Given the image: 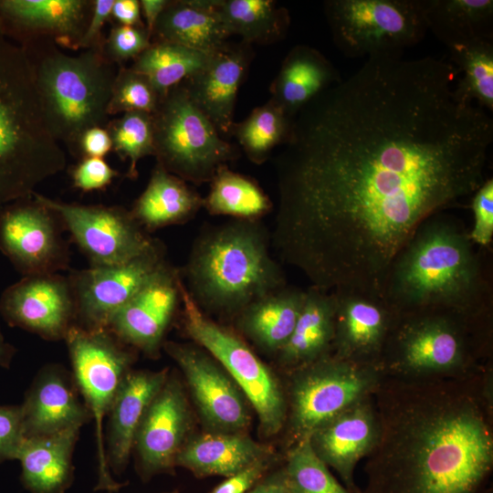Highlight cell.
Here are the masks:
<instances>
[{"instance_id": "9c48e42d", "label": "cell", "mask_w": 493, "mask_h": 493, "mask_svg": "<svg viewBox=\"0 0 493 493\" xmlns=\"http://www.w3.org/2000/svg\"><path fill=\"white\" fill-rule=\"evenodd\" d=\"M334 44L347 58L403 55L428 31L425 0H327Z\"/></svg>"}, {"instance_id": "e575fe53", "label": "cell", "mask_w": 493, "mask_h": 493, "mask_svg": "<svg viewBox=\"0 0 493 493\" xmlns=\"http://www.w3.org/2000/svg\"><path fill=\"white\" fill-rule=\"evenodd\" d=\"M209 56L174 43L153 41L130 68L146 76L163 98L170 89L199 71Z\"/></svg>"}, {"instance_id": "d590c367", "label": "cell", "mask_w": 493, "mask_h": 493, "mask_svg": "<svg viewBox=\"0 0 493 493\" xmlns=\"http://www.w3.org/2000/svg\"><path fill=\"white\" fill-rule=\"evenodd\" d=\"M294 118L268 100L255 108L240 122H234L231 132L246 157L256 164L265 163L273 150L288 140Z\"/></svg>"}, {"instance_id": "c3c4849f", "label": "cell", "mask_w": 493, "mask_h": 493, "mask_svg": "<svg viewBox=\"0 0 493 493\" xmlns=\"http://www.w3.org/2000/svg\"><path fill=\"white\" fill-rule=\"evenodd\" d=\"M111 18L119 25L145 27L139 0H114Z\"/></svg>"}, {"instance_id": "3957f363", "label": "cell", "mask_w": 493, "mask_h": 493, "mask_svg": "<svg viewBox=\"0 0 493 493\" xmlns=\"http://www.w3.org/2000/svg\"><path fill=\"white\" fill-rule=\"evenodd\" d=\"M260 220L233 219L195 239L181 272L191 298L205 313L236 318L248 305L286 286Z\"/></svg>"}, {"instance_id": "4316f807", "label": "cell", "mask_w": 493, "mask_h": 493, "mask_svg": "<svg viewBox=\"0 0 493 493\" xmlns=\"http://www.w3.org/2000/svg\"><path fill=\"white\" fill-rule=\"evenodd\" d=\"M80 427L24 438L16 456L21 482L30 493H65L74 478L72 454Z\"/></svg>"}, {"instance_id": "b9f144b4", "label": "cell", "mask_w": 493, "mask_h": 493, "mask_svg": "<svg viewBox=\"0 0 493 493\" xmlns=\"http://www.w3.org/2000/svg\"><path fill=\"white\" fill-rule=\"evenodd\" d=\"M474 222L468 231L471 241L479 247H489L493 240V179L487 178L471 195Z\"/></svg>"}, {"instance_id": "816d5d0a", "label": "cell", "mask_w": 493, "mask_h": 493, "mask_svg": "<svg viewBox=\"0 0 493 493\" xmlns=\"http://www.w3.org/2000/svg\"><path fill=\"white\" fill-rule=\"evenodd\" d=\"M16 351V348L5 341L0 328V367L9 368Z\"/></svg>"}, {"instance_id": "ba28073f", "label": "cell", "mask_w": 493, "mask_h": 493, "mask_svg": "<svg viewBox=\"0 0 493 493\" xmlns=\"http://www.w3.org/2000/svg\"><path fill=\"white\" fill-rule=\"evenodd\" d=\"M183 327L230 375L255 409L265 436L277 435L288 418V403L273 371L237 334L206 315L180 284Z\"/></svg>"}, {"instance_id": "7c38bea8", "label": "cell", "mask_w": 493, "mask_h": 493, "mask_svg": "<svg viewBox=\"0 0 493 493\" xmlns=\"http://www.w3.org/2000/svg\"><path fill=\"white\" fill-rule=\"evenodd\" d=\"M32 197L58 215L92 267L126 262L146 251L155 240L122 207L68 204L36 192Z\"/></svg>"}, {"instance_id": "f6af8a7d", "label": "cell", "mask_w": 493, "mask_h": 493, "mask_svg": "<svg viewBox=\"0 0 493 493\" xmlns=\"http://www.w3.org/2000/svg\"><path fill=\"white\" fill-rule=\"evenodd\" d=\"M273 460V456H270L254 462L226 477L210 493H246L267 475Z\"/></svg>"}, {"instance_id": "9a60e30c", "label": "cell", "mask_w": 493, "mask_h": 493, "mask_svg": "<svg viewBox=\"0 0 493 493\" xmlns=\"http://www.w3.org/2000/svg\"><path fill=\"white\" fill-rule=\"evenodd\" d=\"M58 218L32 196L0 210V250L24 277L57 273L67 266Z\"/></svg>"}, {"instance_id": "4fadbf2b", "label": "cell", "mask_w": 493, "mask_h": 493, "mask_svg": "<svg viewBox=\"0 0 493 493\" xmlns=\"http://www.w3.org/2000/svg\"><path fill=\"white\" fill-rule=\"evenodd\" d=\"M164 248L158 241L141 255L121 264L90 267L68 278L81 327L107 329L114 314L142 288L164 262Z\"/></svg>"}, {"instance_id": "7dc6e473", "label": "cell", "mask_w": 493, "mask_h": 493, "mask_svg": "<svg viewBox=\"0 0 493 493\" xmlns=\"http://www.w3.org/2000/svg\"><path fill=\"white\" fill-rule=\"evenodd\" d=\"M111 150V139L105 127L89 129L83 133L79 142V152L83 158H103Z\"/></svg>"}, {"instance_id": "8992f818", "label": "cell", "mask_w": 493, "mask_h": 493, "mask_svg": "<svg viewBox=\"0 0 493 493\" xmlns=\"http://www.w3.org/2000/svg\"><path fill=\"white\" fill-rule=\"evenodd\" d=\"M492 313L419 312L396 316L379 367L399 377L456 376L477 371L489 353Z\"/></svg>"}, {"instance_id": "d6a6232c", "label": "cell", "mask_w": 493, "mask_h": 493, "mask_svg": "<svg viewBox=\"0 0 493 493\" xmlns=\"http://www.w3.org/2000/svg\"><path fill=\"white\" fill-rule=\"evenodd\" d=\"M215 9L229 36L251 46L282 40L290 26L288 10L273 0H215Z\"/></svg>"}, {"instance_id": "681fc988", "label": "cell", "mask_w": 493, "mask_h": 493, "mask_svg": "<svg viewBox=\"0 0 493 493\" xmlns=\"http://www.w3.org/2000/svg\"><path fill=\"white\" fill-rule=\"evenodd\" d=\"M246 493H292L284 468L267 474Z\"/></svg>"}, {"instance_id": "5b68a950", "label": "cell", "mask_w": 493, "mask_h": 493, "mask_svg": "<svg viewBox=\"0 0 493 493\" xmlns=\"http://www.w3.org/2000/svg\"><path fill=\"white\" fill-rule=\"evenodd\" d=\"M21 47L31 63L52 135L72 154L80 155L83 133L109 122L108 105L119 67L99 49L70 55L45 41Z\"/></svg>"}, {"instance_id": "44dd1931", "label": "cell", "mask_w": 493, "mask_h": 493, "mask_svg": "<svg viewBox=\"0 0 493 493\" xmlns=\"http://www.w3.org/2000/svg\"><path fill=\"white\" fill-rule=\"evenodd\" d=\"M254 58L252 46L226 42L211 53L206 64L182 82L196 107L221 135H229L238 89Z\"/></svg>"}, {"instance_id": "db71d44e", "label": "cell", "mask_w": 493, "mask_h": 493, "mask_svg": "<svg viewBox=\"0 0 493 493\" xmlns=\"http://www.w3.org/2000/svg\"><path fill=\"white\" fill-rule=\"evenodd\" d=\"M168 493H177V492H168Z\"/></svg>"}, {"instance_id": "8fae6325", "label": "cell", "mask_w": 493, "mask_h": 493, "mask_svg": "<svg viewBox=\"0 0 493 493\" xmlns=\"http://www.w3.org/2000/svg\"><path fill=\"white\" fill-rule=\"evenodd\" d=\"M64 340L77 388L95 422L98 450L95 490L116 492L122 484L112 477L107 463L103 420L109 414L123 378L131 370L134 354L108 329L90 330L73 325Z\"/></svg>"}, {"instance_id": "ac0fdd59", "label": "cell", "mask_w": 493, "mask_h": 493, "mask_svg": "<svg viewBox=\"0 0 493 493\" xmlns=\"http://www.w3.org/2000/svg\"><path fill=\"white\" fill-rule=\"evenodd\" d=\"M94 0H0V33L19 47L49 42L79 50Z\"/></svg>"}, {"instance_id": "f35d334b", "label": "cell", "mask_w": 493, "mask_h": 493, "mask_svg": "<svg viewBox=\"0 0 493 493\" xmlns=\"http://www.w3.org/2000/svg\"><path fill=\"white\" fill-rule=\"evenodd\" d=\"M110 136L112 150L123 161H129L127 175L135 179L142 158L154 154L153 125L151 113L130 111L109 121L105 127Z\"/></svg>"}, {"instance_id": "484cf974", "label": "cell", "mask_w": 493, "mask_h": 493, "mask_svg": "<svg viewBox=\"0 0 493 493\" xmlns=\"http://www.w3.org/2000/svg\"><path fill=\"white\" fill-rule=\"evenodd\" d=\"M341 79L338 69L321 52L297 45L287 54L271 82L269 100L294 118L309 102Z\"/></svg>"}, {"instance_id": "e0dca14e", "label": "cell", "mask_w": 493, "mask_h": 493, "mask_svg": "<svg viewBox=\"0 0 493 493\" xmlns=\"http://www.w3.org/2000/svg\"><path fill=\"white\" fill-rule=\"evenodd\" d=\"M181 272L164 261L111 318L110 330L121 341L156 358L181 302Z\"/></svg>"}, {"instance_id": "7402d4cb", "label": "cell", "mask_w": 493, "mask_h": 493, "mask_svg": "<svg viewBox=\"0 0 493 493\" xmlns=\"http://www.w3.org/2000/svg\"><path fill=\"white\" fill-rule=\"evenodd\" d=\"M379 423L372 400L351 405L318 427L310 435L316 455L340 475L351 493H358L353 479L357 463L374 447Z\"/></svg>"}, {"instance_id": "8d00e7d4", "label": "cell", "mask_w": 493, "mask_h": 493, "mask_svg": "<svg viewBox=\"0 0 493 493\" xmlns=\"http://www.w3.org/2000/svg\"><path fill=\"white\" fill-rule=\"evenodd\" d=\"M450 63L458 76L456 92L487 111L493 110V40H482L449 49Z\"/></svg>"}, {"instance_id": "277c9868", "label": "cell", "mask_w": 493, "mask_h": 493, "mask_svg": "<svg viewBox=\"0 0 493 493\" xmlns=\"http://www.w3.org/2000/svg\"><path fill=\"white\" fill-rule=\"evenodd\" d=\"M66 163L45 119L26 52L0 33V210L31 197Z\"/></svg>"}, {"instance_id": "7bdbcfd3", "label": "cell", "mask_w": 493, "mask_h": 493, "mask_svg": "<svg viewBox=\"0 0 493 493\" xmlns=\"http://www.w3.org/2000/svg\"><path fill=\"white\" fill-rule=\"evenodd\" d=\"M23 440L21 406L0 404V465L16 460Z\"/></svg>"}, {"instance_id": "60d3db41", "label": "cell", "mask_w": 493, "mask_h": 493, "mask_svg": "<svg viewBox=\"0 0 493 493\" xmlns=\"http://www.w3.org/2000/svg\"><path fill=\"white\" fill-rule=\"evenodd\" d=\"M151 45L146 27L115 24L103 44V54L118 67L134 60Z\"/></svg>"}, {"instance_id": "603a6c76", "label": "cell", "mask_w": 493, "mask_h": 493, "mask_svg": "<svg viewBox=\"0 0 493 493\" xmlns=\"http://www.w3.org/2000/svg\"><path fill=\"white\" fill-rule=\"evenodd\" d=\"M20 406L24 438L81 427L90 417L67 371L55 364L38 372Z\"/></svg>"}, {"instance_id": "cb8c5ba5", "label": "cell", "mask_w": 493, "mask_h": 493, "mask_svg": "<svg viewBox=\"0 0 493 493\" xmlns=\"http://www.w3.org/2000/svg\"><path fill=\"white\" fill-rule=\"evenodd\" d=\"M169 376L168 370H130L110 408L106 457L110 470L121 474L127 467L142 416Z\"/></svg>"}, {"instance_id": "d6986e66", "label": "cell", "mask_w": 493, "mask_h": 493, "mask_svg": "<svg viewBox=\"0 0 493 493\" xmlns=\"http://www.w3.org/2000/svg\"><path fill=\"white\" fill-rule=\"evenodd\" d=\"M191 414L180 382L168 376L148 405L138 426L133 449L143 479L173 472L175 458L187 440Z\"/></svg>"}, {"instance_id": "5bb4252c", "label": "cell", "mask_w": 493, "mask_h": 493, "mask_svg": "<svg viewBox=\"0 0 493 493\" xmlns=\"http://www.w3.org/2000/svg\"><path fill=\"white\" fill-rule=\"evenodd\" d=\"M163 347L180 367L210 431L246 432L251 422L249 403L225 369L198 345L166 341Z\"/></svg>"}, {"instance_id": "836d02e7", "label": "cell", "mask_w": 493, "mask_h": 493, "mask_svg": "<svg viewBox=\"0 0 493 493\" xmlns=\"http://www.w3.org/2000/svg\"><path fill=\"white\" fill-rule=\"evenodd\" d=\"M209 183L203 208L210 215L257 221L273 208L271 200L254 179L230 170L227 164L220 166Z\"/></svg>"}, {"instance_id": "f1b7e54d", "label": "cell", "mask_w": 493, "mask_h": 493, "mask_svg": "<svg viewBox=\"0 0 493 493\" xmlns=\"http://www.w3.org/2000/svg\"><path fill=\"white\" fill-rule=\"evenodd\" d=\"M333 293L310 287L293 331L277 353L278 362L291 372L329 354L334 339Z\"/></svg>"}, {"instance_id": "74e56055", "label": "cell", "mask_w": 493, "mask_h": 493, "mask_svg": "<svg viewBox=\"0 0 493 493\" xmlns=\"http://www.w3.org/2000/svg\"><path fill=\"white\" fill-rule=\"evenodd\" d=\"M283 468L292 493H351L316 455L309 437L293 444Z\"/></svg>"}, {"instance_id": "f546056e", "label": "cell", "mask_w": 493, "mask_h": 493, "mask_svg": "<svg viewBox=\"0 0 493 493\" xmlns=\"http://www.w3.org/2000/svg\"><path fill=\"white\" fill-rule=\"evenodd\" d=\"M305 293L285 286L262 297L237 315L238 330L257 347L277 355L293 331Z\"/></svg>"}, {"instance_id": "83f0119b", "label": "cell", "mask_w": 493, "mask_h": 493, "mask_svg": "<svg viewBox=\"0 0 493 493\" xmlns=\"http://www.w3.org/2000/svg\"><path fill=\"white\" fill-rule=\"evenodd\" d=\"M215 9V0H169L159 16L151 42L174 43L205 54L229 37Z\"/></svg>"}, {"instance_id": "7a4b0ae2", "label": "cell", "mask_w": 493, "mask_h": 493, "mask_svg": "<svg viewBox=\"0 0 493 493\" xmlns=\"http://www.w3.org/2000/svg\"><path fill=\"white\" fill-rule=\"evenodd\" d=\"M468 230L443 212L425 220L393 260L381 297L396 316L492 313V276Z\"/></svg>"}, {"instance_id": "bcb514c9", "label": "cell", "mask_w": 493, "mask_h": 493, "mask_svg": "<svg viewBox=\"0 0 493 493\" xmlns=\"http://www.w3.org/2000/svg\"><path fill=\"white\" fill-rule=\"evenodd\" d=\"M114 0H94L92 15L81 37L79 49H99L103 51L105 37L102 29L111 18V8Z\"/></svg>"}, {"instance_id": "d4e9b609", "label": "cell", "mask_w": 493, "mask_h": 493, "mask_svg": "<svg viewBox=\"0 0 493 493\" xmlns=\"http://www.w3.org/2000/svg\"><path fill=\"white\" fill-rule=\"evenodd\" d=\"M270 456L271 447L255 441L246 432L210 431L185 441L176 456L175 467L186 468L197 477H228Z\"/></svg>"}, {"instance_id": "f907efd6", "label": "cell", "mask_w": 493, "mask_h": 493, "mask_svg": "<svg viewBox=\"0 0 493 493\" xmlns=\"http://www.w3.org/2000/svg\"><path fill=\"white\" fill-rule=\"evenodd\" d=\"M169 3V0H141L140 5H141V13L142 16L144 18V25L146 27V30L151 37L155 26V24L164 10V8L167 6Z\"/></svg>"}, {"instance_id": "4dcf8cb0", "label": "cell", "mask_w": 493, "mask_h": 493, "mask_svg": "<svg viewBox=\"0 0 493 493\" xmlns=\"http://www.w3.org/2000/svg\"><path fill=\"white\" fill-rule=\"evenodd\" d=\"M203 203L204 197L187 182L156 163L131 213L144 230L152 231L189 221Z\"/></svg>"}, {"instance_id": "ee69618b", "label": "cell", "mask_w": 493, "mask_h": 493, "mask_svg": "<svg viewBox=\"0 0 493 493\" xmlns=\"http://www.w3.org/2000/svg\"><path fill=\"white\" fill-rule=\"evenodd\" d=\"M118 172L111 168L103 158L84 157L72 171L75 187L90 192L109 185Z\"/></svg>"}, {"instance_id": "ffe728a7", "label": "cell", "mask_w": 493, "mask_h": 493, "mask_svg": "<svg viewBox=\"0 0 493 493\" xmlns=\"http://www.w3.org/2000/svg\"><path fill=\"white\" fill-rule=\"evenodd\" d=\"M331 292L335 298L331 354L379 367L396 315L381 296L351 290Z\"/></svg>"}, {"instance_id": "1f68e13d", "label": "cell", "mask_w": 493, "mask_h": 493, "mask_svg": "<svg viewBox=\"0 0 493 493\" xmlns=\"http://www.w3.org/2000/svg\"><path fill=\"white\" fill-rule=\"evenodd\" d=\"M427 28L448 49L493 40L492 0H425Z\"/></svg>"}, {"instance_id": "30bf717a", "label": "cell", "mask_w": 493, "mask_h": 493, "mask_svg": "<svg viewBox=\"0 0 493 493\" xmlns=\"http://www.w3.org/2000/svg\"><path fill=\"white\" fill-rule=\"evenodd\" d=\"M383 376L376 365L345 361L329 353L292 371L289 430L296 443L351 405L373 395Z\"/></svg>"}, {"instance_id": "52a82bcc", "label": "cell", "mask_w": 493, "mask_h": 493, "mask_svg": "<svg viewBox=\"0 0 493 493\" xmlns=\"http://www.w3.org/2000/svg\"><path fill=\"white\" fill-rule=\"evenodd\" d=\"M157 163L185 182H210L217 169L240 155L196 107L182 82L161 99L152 113Z\"/></svg>"}, {"instance_id": "2e32d148", "label": "cell", "mask_w": 493, "mask_h": 493, "mask_svg": "<svg viewBox=\"0 0 493 493\" xmlns=\"http://www.w3.org/2000/svg\"><path fill=\"white\" fill-rule=\"evenodd\" d=\"M0 315L8 325L45 340L65 339L76 319L69 278L58 273L23 277L3 291Z\"/></svg>"}, {"instance_id": "f5cc1de1", "label": "cell", "mask_w": 493, "mask_h": 493, "mask_svg": "<svg viewBox=\"0 0 493 493\" xmlns=\"http://www.w3.org/2000/svg\"><path fill=\"white\" fill-rule=\"evenodd\" d=\"M480 493H492V488L483 489Z\"/></svg>"}, {"instance_id": "ab89813d", "label": "cell", "mask_w": 493, "mask_h": 493, "mask_svg": "<svg viewBox=\"0 0 493 493\" xmlns=\"http://www.w3.org/2000/svg\"><path fill=\"white\" fill-rule=\"evenodd\" d=\"M162 97L143 74L130 67H119L108 105V115L130 111L153 113Z\"/></svg>"}, {"instance_id": "6da1fadb", "label": "cell", "mask_w": 493, "mask_h": 493, "mask_svg": "<svg viewBox=\"0 0 493 493\" xmlns=\"http://www.w3.org/2000/svg\"><path fill=\"white\" fill-rule=\"evenodd\" d=\"M480 372L444 377L383 374L379 423L358 493H480L493 468L491 403Z\"/></svg>"}]
</instances>
